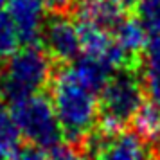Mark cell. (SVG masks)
<instances>
[{"label":"cell","mask_w":160,"mask_h":160,"mask_svg":"<svg viewBox=\"0 0 160 160\" xmlns=\"http://www.w3.org/2000/svg\"><path fill=\"white\" fill-rule=\"evenodd\" d=\"M51 99L63 137L72 144L87 142L99 121V101L95 92L76 78L72 67H65L54 74Z\"/></svg>","instance_id":"6da1fadb"},{"label":"cell","mask_w":160,"mask_h":160,"mask_svg":"<svg viewBox=\"0 0 160 160\" xmlns=\"http://www.w3.org/2000/svg\"><path fill=\"white\" fill-rule=\"evenodd\" d=\"M52 78L49 52L38 45H25L13 52L0 70V97L8 102L40 94Z\"/></svg>","instance_id":"7a4b0ae2"},{"label":"cell","mask_w":160,"mask_h":160,"mask_svg":"<svg viewBox=\"0 0 160 160\" xmlns=\"http://www.w3.org/2000/svg\"><path fill=\"white\" fill-rule=\"evenodd\" d=\"M99 94V126L102 135L122 131L144 104V87L131 70L113 74Z\"/></svg>","instance_id":"3957f363"},{"label":"cell","mask_w":160,"mask_h":160,"mask_svg":"<svg viewBox=\"0 0 160 160\" xmlns=\"http://www.w3.org/2000/svg\"><path fill=\"white\" fill-rule=\"evenodd\" d=\"M11 113L22 137L31 146L42 149H54L59 146L63 138V130L58 121L52 99H49L47 95L40 92L11 104Z\"/></svg>","instance_id":"277c9868"},{"label":"cell","mask_w":160,"mask_h":160,"mask_svg":"<svg viewBox=\"0 0 160 160\" xmlns=\"http://www.w3.org/2000/svg\"><path fill=\"white\" fill-rule=\"evenodd\" d=\"M43 43L49 56L58 61H76L83 52L78 22L65 15H54L47 20L43 29Z\"/></svg>","instance_id":"5b68a950"},{"label":"cell","mask_w":160,"mask_h":160,"mask_svg":"<svg viewBox=\"0 0 160 160\" xmlns=\"http://www.w3.org/2000/svg\"><path fill=\"white\" fill-rule=\"evenodd\" d=\"M92 138V137H90ZM88 138V140H90ZM94 140L95 160H149V146L137 131L99 135Z\"/></svg>","instance_id":"8992f818"},{"label":"cell","mask_w":160,"mask_h":160,"mask_svg":"<svg viewBox=\"0 0 160 160\" xmlns=\"http://www.w3.org/2000/svg\"><path fill=\"white\" fill-rule=\"evenodd\" d=\"M43 0H9L8 13L15 22L23 45H36L47 23Z\"/></svg>","instance_id":"52a82bcc"},{"label":"cell","mask_w":160,"mask_h":160,"mask_svg":"<svg viewBox=\"0 0 160 160\" xmlns=\"http://www.w3.org/2000/svg\"><path fill=\"white\" fill-rule=\"evenodd\" d=\"M124 18V8L113 0H83L78 9V20L99 25L113 32Z\"/></svg>","instance_id":"ba28073f"},{"label":"cell","mask_w":160,"mask_h":160,"mask_svg":"<svg viewBox=\"0 0 160 160\" xmlns=\"http://www.w3.org/2000/svg\"><path fill=\"white\" fill-rule=\"evenodd\" d=\"M72 70L76 74V78L95 94L101 92L104 85L110 81V78L113 76V72H115L102 58L88 56V54H83L74 61Z\"/></svg>","instance_id":"9c48e42d"},{"label":"cell","mask_w":160,"mask_h":160,"mask_svg":"<svg viewBox=\"0 0 160 160\" xmlns=\"http://www.w3.org/2000/svg\"><path fill=\"white\" fill-rule=\"evenodd\" d=\"M113 38L122 47V51L135 59L140 52H144L149 42V32L138 18H124L113 29Z\"/></svg>","instance_id":"30bf717a"},{"label":"cell","mask_w":160,"mask_h":160,"mask_svg":"<svg viewBox=\"0 0 160 160\" xmlns=\"http://www.w3.org/2000/svg\"><path fill=\"white\" fill-rule=\"evenodd\" d=\"M144 87L151 99L160 94V36H151L144 49Z\"/></svg>","instance_id":"8fae6325"},{"label":"cell","mask_w":160,"mask_h":160,"mask_svg":"<svg viewBox=\"0 0 160 160\" xmlns=\"http://www.w3.org/2000/svg\"><path fill=\"white\" fill-rule=\"evenodd\" d=\"M22 138L11 110L0 106V158L8 160L13 153L18 151L22 148Z\"/></svg>","instance_id":"7c38bea8"},{"label":"cell","mask_w":160,"mask_h":160,"mask_svg":"<svg viewBox=\"0 0 160 160\" xmlns=\"http://www.w3.org/2000/svg\"><path fill=\"white\" fill-rule=\"evenodd\" d=\"M135 131L146 142H160V110L155 102H144L133 117Z\"/></svg>","instance_id":"4fadbf2b"},{"label":"cell","mask_w":160,"mask_h":160,"mask_svg":"<svg viewBox=\"0 0 160 160\" xmlns=\"http://www.w3.org/2000/svg\"><path fill=\"white\" fill-rule=\"evenodd\" d=\"M22 45L20 34L16 31L15 22L11 20L8 11L0 9V56L9 58L13 52H16Z\"/></svg>","instance_id":"5bb4252c"},{"label":"cell","mask_w":160,"mask_h":160,"mask_svg":"<svg viewBox=\"0 0 160 160\" xmlns=\"http://www.w3.org/2000/svg\"><path fill=\"white\" fill-rule=\"evenodd\" d=\"M137 18L149 36H160V0H138L135 4Z\"/></svg>","instance_id":"9a60e30c"},{"label":"cell","mask_w":160,"mask_h":160,"mask_svg":"<svg viewBox=\"0 0 160 160\" xmlns=\"http://www.w3.org/2000/svg\"><path fill=\"white\" fill-rule=\"evenodd\" d=\"M8 160H47V155H45V149L29 144V146H25V148H20Z\"/></svg>","instance_id":"2e32d148"},{"label":"cell","mask_w":160,"mask_h":160,"mask_svg":"<svg viewBox=\"0 0 160 160\" xmlns=\"http://www.w3.org/2000/svg\"><path fill=\"white\" fill-rule=\"evenodd\" d=\"M47 160H87V158L81 157L74 148H68V146H58V148L51 149V155L47 157Z\"/></svg>","instance_id":"e0dca14e"},{"label":"cell","mask_w":160,"mask_h":160,"mask_svg":"<svg viewBox=\"0 0 160 160\" xmlns=\"http://www.w3.org/2000/svg\"><path fill=\"white\" fill-rule=\"evenodd\" d=\"M74 0H43L45 8L52 11L54 15H59V13H65L67 9L72 6Z\"/></svg>","instance_id":"ac0fdd59"},{"label":"cell","mask_w":160,"mask_h":160,"mask_svg":"<svg viewBox=\"0 0 160 160\" xmlns=\"http://www.w3.org/2000/svg\"><path fill=\"white\" fill-rule=\"evenodd\" d=\"M113 2H117V4L122 6V8H130V6H135L138 0H113Z\"/></svg>","instance_id":"d6986e66"},{"label":"cell","mask_w":160,"mask_h":160,"mask_svg":"<svg viewBox=\"0 0 160 160\" xmlns=\"http://www.w3.org/2000/svg\"><path fill=\"white\" fill-rule=\"evenodd\" d=\"M151 101H153V102H155V104H157V108H158V110H160V94H158V95H155V97H153Z\"/></svg>","instance_id":"ffe728a7"},{"label":"cell","mask_w":160,"mask_h":160,"mask_svg":"<svg viewBox=\"0 0 160 160\" xmlns=\"http://www.w3.org/2000/svg\"><path fill=\"white\" fill-rule=\"evenodd\" d=\"M9 0H0V9H4V6H8Z\"/></svg>","instance_id":"44dd1931"},{"label":"cell","mask_w":160,"mask_h":160,"mask_svg":"<svg viewBox=\"0 0 160 160\" xmlns=\"http://www.w3.org/2000/svg\"><path fill=\"white\" fill-rule=\"evenodd\" d=\"M0 160H2V158H0Z\"/></svg>","instance_id":"7402d4cb"}]
</instances>
